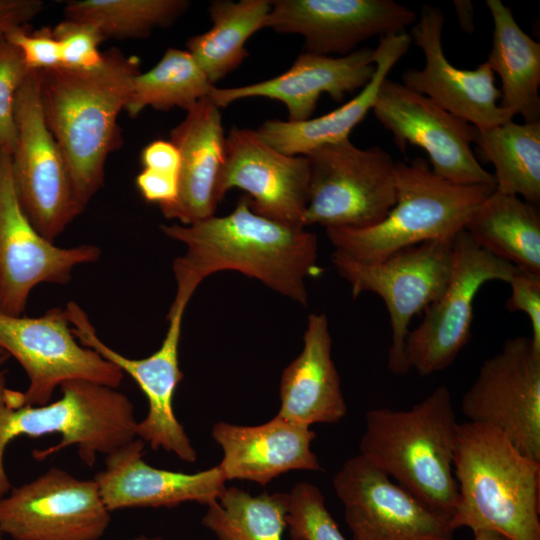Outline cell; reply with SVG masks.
Returning a JSON list of instances; mask_svg holds the SVG:
<instances>
[{"instance_id": "30bf717a", "label": "cell", "mask_w": 540, "mask_h": 540, "mask_svg": "<svg viewBox=\"0 0 540 540\" xmlns=\"http://www.w3.org/2000/svg\"><path fill=\"white\" fill-rule=\"evenodd\" d=\"M190 299L175 295L167 314L168 327L160 347L145 358H129L108 346L97 334L86 311L76 302L64 307L76 339L129 375L148 402L146 416L137 421L136 437L153 450L163 449L182 461L194 463L197 453L174 412V395L183 379L179 344L183 316Z\"/></svg>"}, {"instance_id": "3957f363", "label": "cell", "mask_w": 540, "mask_h": 540, "mask_svg": "<svg viewBox=\"0 0 540 540\" xmlns=\"http://www.w3.org/2000/svg\"><path fill=\"white\" fill-rule=\"evenodd\" d=\"M453 473L457 498L450 526L492 530L511 540H540V462L497 427L458 423Z\"/></svg>"}, {"instance_id": "9a60e30c", "label": "cell", "mask_w": 540, "mask_h": 540, "mask_svg": "<svg viewBox=\"0 0 540 540\" xmlns=\"http://www.w3.org/2000/svg\"><path fill=\"white\" fill-rule=\"evenodd\" d=\"M111 522L97 482L51 467L0 499V530L13 540H98Z\"/></svg>"}, {"instance_id": "7a4b0ae2", "label": "cell", "mask_w": 540, "mask_h": 540, "mask_svg": "<svg viewBox=\"0 0 540 540\" xmlns=\"http://www.w3.org/2000/svg\"><path fill=\"white\" fill-rule=\"evenodd\" d=\"M139 67L137 57L111 48L93 69L40 71L44 118L66 161L81 212L102 187L105 163L120 140L118 116Z\"/></svg>"}, {"instance_id": "8fae6325", "label": "cell", "mask_w": 540, "mask_h": 540, "mask_svg": "<svg viewBox=\"0 0 540 540\" xmlns=\"http://www.w3.org/2000/svg\"><path fill=\"white\" fill-rule=\"evenodd\" d=\"M519 269L480 248L463 229L453 239V262L443 294L425 309L404 347L407 371L428 376L449 367L471 338L474 301L490 281L509 282Z\"/></svg>"}, {"instance_id": "74e56055", "label": "cell", "mask_w": 540, "mask_h": 540, "mask_svg": "<svg viewBox=\"0 0 540 540\" xmlns=\"http://www.w3.org/2000/svg\"><path fill=\"white\" fill-rule=\"evenodd\" d=\"M511 294L506 302L510 312H523L530 320L534 348L540 351V275L518 270L508 282Z\"/></svg>"}, {"instance_id": "ba28073f", "label": "cell", "mask_w": 540, "mask_h": 540, "mask_svg": "<svg viewBox=\"0 0 540 540\" xmlns=\"http://www.w3.org/2000/svg\"><path fill=\"white\" fill-rule=\"evenodd\" d=\"M453 238L413 245L376 262H359L334 250L332 263L351 288L353 298L364 292L378 295L387 308L391 327L388 368L408 371L405 341L412 318L445 291L452 270Z\"/></svg>"}, {"instance_id": "44dd1931", "label": "cell", "mask_w": 540, "mask_h": 540, "mask_svg": "<svg viewBox=\"0 0 540 540\" xmlns=\"http://www.w3.org/2000/svg\"><path fill=\"white\" fill-rule=\"evenodd\" d=\"M375 69L374 49L368 47L340 57L304 52L280 75L238 87L213 86L207 97L220 109L251 97L280 101L288 121L298 122L311 118L323 93L340 102L346 94L363 89Z\"/></svg>"}, {"instance_id": "f1b7e54d", "label": "cell", "mask_w": 540, "mask_h": 540, "mask_svg": "<svg viewBox=\"0 0 540 540\" xmlns=\"http://www.w3.org/2000/svg\"><path fill=\"white\" fill-rule=\"evenodd\" d=\"M270 10V0L211 2V28L190 37L186 47L212 85L238 68L247 58L245 44L255 32L266 28Z\"/></svg>"}, {"instance_id": "2e32d148", "label": "cell", "mask_w": 540, "mask_h": 540, "mask_svg": "<svg viewBox=\"0 0 540 540\" xmlns=\"http://www.w3.org/2000/svg\"><path fill=\"white\" fill-rule=\"evenodd\" d=\"M372 111L400 151L408 144L425 150L439 177L457 185L496 186L493 174L472 151L475 127L426 96L386 78Z\"/></svg>"}, {"instance_id": "5bb4252c", "label": "cell", "mask_w": 540, "mask_h": 540, "mask_svg": "<svg viewBox=\"0 0 540 540\" xmlns=\"http://www.w3.org/2000/svg\"><path fill=\"white\" fill-rule=\"evenodd\" d=\"M461 411L469 421L497 427L521 453L540 462V351L530 337L507 339L483 361Z\"/></svg>"}, {"instance_id": "f546056e", "label": "cell", "mask_w": 540, "mask_h": 540, "mask_svg": "<svg viewBox=\"0 0 540 540\" xmlns=\"http://www.w3.org/2000/svg\"><path fill=\"white\" fill-rule=\"evenodd\" d=\"M473 143L495 172V189L533 204L540 201V121L474 129Z\"/></svg>"}, {"instance_id": "277c9868", "label": "cell", "mask_w": 540, "mask_h": 540, "mask_svg": "<svg viewBox=\"0 0 540 540\" xmlns=\"http://www.w3.org/2000/svg\"><path fill=\"white\" fill-rule=\"evenodd\" d=\"M457 426L450 390L441 385L408 410L368 411L359 454L450 524Z\"/></svg>"}, {"instance_id": "bcb514c9", "label": "cell", "mask_w": 540, "mask_h": 540, "mask_svg": "<svg viewBox=\"0 0 540 540\" xmlns=\"http://www.w3.org/2000/svg\"><path fill=\"white\" fill-rule=\"evenodd\" d=\"M3 535H4V534H3L2 531L0 530V540H3Z\"/></svg>"}, {"instance_id": "e575fe53", "label": "cell", "mask_w": 540, "mask_h": 540, "mask_svg": "<svg viewBox=\"0 0 540 540\" xmlns=\"http://www.w3.org/2000/svg\"><path fill=\"white\" fill-rule=\"evenodd\" d=\"M30 72L18 49L0 41V149L10 155L16 144V97Z\"/></svg>"}, {"instance_id": "7bdbcfd3", "label": "cell", "mask_w": 540, "mask_h": 540, "mask_svg": "<svg viewBox=\"0 0 540 540\" xmlns=\"http://www.w3.org/2000/svg\"><path fill=\"white\" fill-rule=\"evenodd\" d=\"M473 540H511L501 533L492 530H476L473 531Z\"/></svg>"}, {"instance_id": "83f0119b", "label": "cell", "mask_w": 540, "mask_h": 540, "mask_svg": "<svg viewBox=\"0 0 540 540\" xmlns=\"http://www.w3.org/2000/svg\"><path fill=\"white\" fill-rule=\"evenodd\" d=\"M464 230L485 251L540 275V217L535 205L495 189L474 210Z\"/></svg>"}, {"instance_id": "8d00e7d4", "label": "cell", "mask_w": 540, "mask_h": 540, "mask_svg": "<svg viewBox=\"0 0 540 540\" xmlns=\"http://www.w3.org/2000/svg\"><path fill=\"white\" fill-rule=\"evenodd\" d=\"M5 40L21 53L29 70H46L61 66V48L52 28L32 31L28 25L10 31Z\"/></svg>"}, {"instance_id": "836d02e7", "label": "cell", "mask_w": 540, "mask_h": 540, "mask_svg": "<svg viewBox=\"0 0 540 540\" xmlns=\"http://www.w3.org/2000/svg\"><path fill=\"white\" fill-rule=\"evenodd\" d=\"M288 495L286 524L292 540H347L326 508L318 487L300 482Z\"/></svg>"}, {"instance_id": "ffe728a7", "label": "cell", "mask_w": 540, "mask_h": 540, "mask_svg": "<svg viewBox=\"0 0 540 540\" xmlns=\"http://www.w3.org/2000/svg\"><path fill=\"white\" fill-rule=\"evenodd\" d=\"M443 25L444 14L439 7H422L410 36L422 50L425 64L422 69L403 72L402 84L479 129L512 120L514 116L498 105L501 93L486 61L473 70H464L446 58L442 46Z\"/></svg>"}, {"instance_id": "484cf974", "label": "cell", "mask_w": 540, "mask_h": 540, "mask_svg": "<svg viewBox=\"0 0 540 540\" xmlns=\"http://www.w3.org/2000/svg\"><path fill=\"white\" fill-rule=\"evenodd\" d=\"M411 43L412 38L406 31L381 37L374 49V75L354 98L316 118L298 122L267 120L258 127L257 134L270 147L290 156H306L326 145L349 139L352 130L372 110L382 82L408 52Z\"/></svg>"}, {"instance_id": "f6af8a7d", "label": "cell", "mask_w": 540, "mask_h": 540, "mask_svg": "<svg viewBox=\"0 0 540 540\" xmlns=\"http://www.w3.org/2000/svg\"><path fill=\"white\" fill-rule=\"evenodd\" d=\"M6 357H7V356H5V355H1V356H0V371H1V366H2L3 363L5 362Z\"/></svg>"}, {"instance_id": "cb8c5ba5", "label": "cell", "mask_w": 540, "mask_h": 540, "mask_svg": "<svg viewBox=\"0 0 540 540\" xmlns=\"http://www.w3.org/2000/svg\"><path fill=\"white\" fill-rule=\"evenodd\" d=\"M212 437L223 452L218 467L226 481L248 480L265 486L292 470H321L311 450L315 432L279 415L255 426L218 422Z\"/></svg>"}, {"instance_id": "ab89813d", "label": "cell", "mask_w": 540, "mask_h": 540, "mask_svg": "<svg viewBox=\"0 0 540 540\" xmlns=\"http://www.w3.org/2000/svg\"><path fill=\"white\" fill-rule=\"evenodd\" d=\"M143 169L178 177L180 155L176 146L169 140H154L141 152Z\"/></svg>"}, {"instance_id": "4dcf8cb0", "label": "cell", "mask_w": 540, "mask_h": 540, "mask_svg": "<svg viewBox=\"0 0 540 540\" xmlns=\"http://www.w3.org/2000/svg\"><path fill=\"white\" fill-rule=\"evenodd\" d=\"M213 86L187 50L168 48L154 67L133 78L124 110L130 117L147 107L188 111Z\"/></svg>"}, {"instance_id": "b9f144b4", "label": "cell", "mask_w": 540, "mask_h": 540, "mask_svg": "<svg viewBox=\"0 0 540 540\" xmlns=\"http://www.w3.org/2000/svg\"><path fill=\"white\" fill-rule=\"evenodd\" d=\"M458 22L462 30L472 32L474 29V6L471 1H453Z\"/></svg>"}, {"instance_id": "1f68e13d", "label": "cell", "mask_w": 540, "mask_h": 540, "mask_svg": "<svg viewBox=\"0 0 540 540\" xmlns=\"http://www.w3.org/2000/svg\"><path fill=\"white\" fill-rule=\"evenodd\" d=\"M288 493L257 496L229 487L202 517V524L218 540H282L287 527Z\"/></svg>"}, {"instance_id": "4fadbf2b", "label": "cell", "mask_w": 540, "mask_h": 540, "mask_svg": "<svg viewBox=\"0 0 540 540\" xmlns=\"http://www.w3.org/2000/svg\"><path fill=\"white\" fill-rule=\"evenodd\" d=\"M100 256L96 245L60 247L36 230L18 199L10 154L0 149V312L23 315L34 288L67 284L76 267Z\"/></svg>"}, {"instance_id": "f35d334b", "label": "cell", "mask_w": 540, "mask_h": 540, "mask_svg": "<svg viewBox=\"0 0 540 540\" xmlns=\"http://www.w3.org/2000/svg\"><path fill=\"white\" fill-rule=\"evenodd\" d=\"M135 183L141 196L159 208L172 204L178 194V177L142 169Z\"/></svg>"}, {"instance_id": "7c38bea8", "label": "cell", "mask_w": 540, "mask_h": 540, "mask_svg": "<svg viewBox=\"0 0 540 540\" xmlns=\"http://www.w3.org/2000/svg\"><path fill=\"white\" fill-rule=\"evenodd\" d=\"M0 351L14 358L28 378L26 405H44L68 381L86 380L118 388L124 373L74 336L64 308L41 316L0 312Z\"/></svg>"}, {"instance_id": "9c48e42d", "label": "cell", "mask_w": 540, "mask_h": 540, "mask_svg": "<svg viewBox=\"0 0 540 540\" xmlns=\"http://www.w3.org/2000/svg\"><path fill=\"white\" fill-rule=\"evenodd\" d=\"M41 72L32 70L18 91L16 144L10 155L16 193L28 219L54 242L80 211L64 156L41 104Z\"/></svg>"}, {"instance_id": "d4e9b609", "label": "cell", "mask_w": 540, "mask_h": 540, "mask_svg": "<svg viewBox=\"0 0 540 540\" xmlns=\"http://www.w3.org/2000/svg\"><path fill=\"white\" fill-rule=\"evenodd\" d=\"M331 347L327 316L310 314L302 351L281 376V405L277 415L308 427L316 423H337L345 417L347 405Z\"/></svg>"}, {"instance_id": "d6a6232c", "label": "cell", "mask_w": 540, "mask_h": 540, "mask_svg": "<svg viewBox=\"0 0 540 540\" xmlns=\"http://www.w3.org/2000/svg\"><path fill=\"white\" fill-rule=\"evenodd\" d=\"M189 5L187 0H74L64 14L95 26L105 39H136L170 26Z\"/></svg>"}, {"instance_id": "60d3db41", "label": "cell", "mask_w": 540, "mask_h": 540, "mask_svg": "<svg viewBox=\"0 0 540 540\" xmlns=\"http://www.w3.org/2000/svg\"><path fill=\"white\" fill-rule=\"evenodd\" d=\"M43 6L41 0H0V41L15 28L28 25Z\"/></svg>"}, {"instance_id": "5b68a950", "label": "cell", "mask_w": 540, "mask_h": 540, "mask_svg": "<svg viewBox=\"0 0 540 540\" xmlns=\"http://www.w3.org/2000/svg\"><path fill=\"white\" fill-rule=\"evenodd\" d=\"M61 396L44 405H26L22 392L10 389L0 371V499L12 486L4 467V454L19 436L60 435L59 443L33 450L37 461L65 448L76 447L81 461L93 467L98 455H108L136 438L134 406L118 388L72 380L60 386Z\"/></svg>"}, {"instance_id": "6da1fadb", "label": "cell", "mask_w": 540, "mask_h": 540, "mask_svg": "<svg viewBox=\"0 0 540 540\" xmlns=\"http://www.w3.org/2000/svg\"><path fill=\"white\" fill-rule=\"evenodd\" d=\"M160 229L185 245V253L173 261V273L176 294L189 298L211 274L234 270L306 305L305 280L320 272L316 235L257 214L246 195L228 215Z\"/></svg>"}, {"instance_id": "4316f807", "label": "cell", "mask_w": 540, "mask_h": 540, "mask_svg": "<svg viewBox=\"0 0 540 540\" xmlns=\"http://www.w3.org/2000/svg\"><path fill=\"white\" fill-rule=\"evenodd\" d=\"M493 19L492 48L486 62L501 80L498 105L524 122L540 119V44L517 24L500 0H487Z\"/></svg>"}, {"instance_id": "52a82bcc", "label": "cell", "mask_w": 540, "mask_h": 540, "mask_svg": "<svg viewBox=\"0 0 540 540\" xmlns=\"http://www.w3.org/2000/svg\"><path fill=\"white\" fill-rule=\"evenodd\" d=\"M306 158L309 195L305 227H370L384 219L395 204L396 162L384 149L359 148L345 139Z\"/></svg>"}, {"instance_id": "8992f818", "label": "cell", "mask_w": 540, "mask_h": 540, "mask_svg": "<svg viewBox=\"0 0 540 540\" xmlns=\"http://www.w3.org/2000/svg\"><path fill=\"white\" fill-rule=\"evenodd\" d=\"M495 187L457 185L436 175L428 162H396L395 204L384 219L361 229L328 228L335 251L359 262H376L404 248L453 238Z\"/></svg>"}, {"instance_id": "ee69618b", "label": "cell", "mask_w": 540, "mask_h": 540, "mask_svg": "<svg viewBox=\"0 0 540 540\" xmlns=\"http://www.w3.org/2000/svg\"><path fill=\"white\" fill-rule=\"evenodd\" d=\"M132 540H163L162 537L160 536H147V535H144V534H141V535H138L136 536L135 538H133Z\"/></svg>"}, {"instance_id": "e0dca14e", "label": "cell", "mask_w": 540, "mask_h": 540, "mask_svg": "<svg viewBox=\"0 0 540 540\" xmlns=\"http://www.w3.org/2000/svg\"><path fill=\"white\" fill-rule=\"evenodd\" d=\"M354 540H451L449 521L361 454L348 459L333 478Z\"/></svg>"}, {"instance_id": "d590c367", "label": "cell", "mask_w": 540, "mask_h": 540, "mask_svg": "<svg viewBox=\"0 0 540 540\" xmlns=\"http://www.w3.org/2000/svg\"><path fill=\"white\" fill-rule=\"evenodd\" d=\"M52 32L60 44L61 66L88 70L102 63L103 52L98 47L105 38L95 26L66 18Z\"/></svg>"}, {"instance_id": "d6986e66", "label": "cell", "mask_w": 540, "mask_h": 540, "mask_svg": "<svg viewBox=\"0 0 540 540\" xmlns=\"http://www.w3.org/2000/svg\"><path fill=\"white\" fill-rule=\"evenodd\" d=\"M416 19L392 0H274L266 28L302 35L306 52L345 56L372 37L404 32Z\"/></svg>"}, {"instance_id": "603a6c76", "label": "cell", "mask_w": 540, "mask_h": 540, "mask_svg": "<svg viewBox=\"0 0 540 540\" xmlns=\"http://www.w3.org/2000/svg\"><path fill=\"white\" fill-rule=\"evenodd\" d=\"M170 132L180 155L178 194L160 208L167 219L188 225L215 214L225 160V141L220 108L208 97L198 101Z\"/></svg>"}, {"instance_id": "7402d4cb", "label": "cell", "mask_w": 540, "mask_h": 540, "mask_svg": "<svg viewBox=\"0 0 540 540\" xmlns=\"http://www.w3.org/2000/svg\"><path fill=\"white\" fill-rule=\"evenodd\" d=\"M145 442L139 438L105 456L94 480L112 512L137 507H173L185 502L210 505L226 489L218 465L196 473L155 468L144 460Z\"/></svg>"}, {"instance_id": "ac0fdd59", "label": "cell", "mask_w": 540, "mask_h": 540, "mask_svg": "<svg viewBox=\"0 0 540 540\" xmlns=\"http://www.w3.org/2000/svg\"><path fill=\"white\" fill-rule=\"evenodd\" d=\"M233 188L246 192L257 214L305 228L309 195L306 156L283 154L265 143L256 130L233 127L225 141L218 185L220 199Z\"/></svg>"}]
</instances>
